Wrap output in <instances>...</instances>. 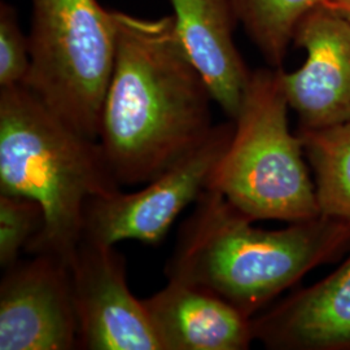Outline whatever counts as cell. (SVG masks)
Instances as JSON below:
<instances>
[{
  "label": "cell",
  "mask_w": 350,
  "mask_h": 350,
  "mask_svg": "<svg viewBox=\"0 0 350 350\" xmlns=\"http://www.w3.org/2000/svg\"><path fill=\"white\" fill-rule=\"evenodd\" d=\"M30 70L29 37L24 34L17 11L0 3V88L23 85Z\"/></svg>",
  "instance_id": "16"
},
{
  "label": "cell",
  "mask_w": 350,
  "mask_h": 350,
  "mask_svg": "<svg viewBox=\"0 0 350 350\" xmlns=\"http://www.w3.org/2000/svg\"><path fill=\"white\" fill-rule=\"evenodd\" d=\"M195 204L166 276L208 289L250 318L350 245V222L322 214L263 230L211 188Z\"/></svg>",
  "instance_id": "2"
},
{
  "label": "cell",
  "mask_w": 350,
  "mask_h": 350,
  "mask_svg": "<svg viewBox=\"0 0 350 350\" xmlns=\"http://www.w3.org/2000/svg\"><path fill=\"white\" fill-rule=\"evenodd\" d=\"M30 1V70L23 85L75 130L98 139L117 51L114 11L98 0Z\"/></svg>",
  "instance_id": "5"
},
{
  "label": "cell",
  "mask_w": 350,
  "mask_h": 350,
  "mask_svg": "<svg viewBox=\"0 0 350 350\" xmlns=\"http://www.w3.org/2000/svg\"><path fill=\"white\" fill-rule=\"evenodd\" d=\"M69 270L81 349L163 350L144 301L127 286L125 258L114 245L82 239Z\"/></svg>",
  "instance_id": "7"
},
{
  "label": "cell",
  "mask_w": 350,
  "mask_h": 350,
  "mask_svg": "<svg viewBox=\"0 0 350 350\" xmlns=\"http://www.w3.org/2000/svg\"><path fill=\"white\" fill-rule=\"evenodd\" d=\"M254 340L273 350H350V254L335 271L253 319Z\"/></svg>",
  "instance_id": "10"
},
{
  "label": "cell",
  "mask_w": 350,
  "mask_h": 350,
  "mask_svg": "<svg viewBox=\"0 0 350 350\" xmlns=\"http://www.w3.org/2000/svg\"><path fill=\"white\" fill-rule=\"evenodd\" d=\"M234 131V121L214 126L198 148L135 192L121 189L88 202L85 239L108 245L135 240L154 245L188 205L209 186Z\"/></svg>",
  "instance_id": "6"
},
{
  "label": "cell",
  "mask_w": 350,
  "mask_h": 350,
  "mask_svg": "<svg viewBox=\"0 0 350 350\" xmlns=\"http://www.w3.org/2000/svg\"><path fill=\"white\" fill-rule=\"evenodd\" d=\"M117 51L98 140L120 186L146 185L212 134L209 88L174 17L114 11Z\"/></svg>",
  "instance_id": "1"
},
{
  "label": "cell",
  "mask_w": 350,
  "mask_h": 350,
  "mask_svg": "<svg viewBox=\"0 0 350 350\" xmlns=\"http://www.w3.org/2000/svg\"><path fill=\"white\" fill-rule=\"evenodd\" d=\"M120 189L98 139L65 122L24 86L0 88V193L37 201L42 231L26 250L69 265L88 202Z\"/></svg>",
  "instance_id": "3"
},
{
  "label": "cell",
  "mask_w": 350,
  "mask_h": 350,
  "mask_svg": "<svg viewBox=\"0 0 350 350\" xmlns=\"http://www.w3.org/2000/svg\"><path fill=\"white\" fill-rule=\"evenodd\" d=\"M322 215L350 222V122L299 129Z\"/></svg>",
  "instance_id": "13"
},
{
  "label": "cell",
  "mask_w": 350,
  "mask_h": 350,
  "mask_svg": "<svg viewBox=\"0 0 350 350\" xmlns=\"http://www.w3.org/2000/svg\"><path fill=\"white\" fill-rule=\"evenodd\" d=\"M144 304L163 350H245L254 340L253 318L204 288L169 280Z\"/></svg>",
  "instance_id": "11"
},
{
  "label": "cell",
  "mask_w": 350,
  "mask_h": 350,
  "mask_svg": "<svg viewBox=\"0 0 350 350\" xmlns=\"http://www.w3.org/2000/svg\"><path fill=\"white\" fill-rule=\"evenodd\" d=\"M79 348L69 265L34 254L5 269L0 284V350Z\"/></svg>",
  "instance_id": "8"
},
{
  "label": "cell",
  "mask_w": 350,
  "mask_h": 350,
  "mask_svg": "<svg viewBox=\"0 0 350 350\" xmlns=\"http://www.w3.org/2000/svg\"><path fill=\"white\" fill-rule=\"evenodd\" d=\"M325 1H327V0H325Z\"/></svg>",
  "instance_id": "18"
},
{
  "label": "cell",
  "mask_w": 350,
  "mask_h": 350,
  "mask_svg": "<svg viewBox=\"0 0 350 350\" xmlns=\"http://www.w3.org/2000/svg\"><path fill=\"white\" fill-rule=\"evenodd\" d=\"M325 5L350 21V0H327Z\"/></svg>",
  "instance_id": "17"
},
{
  "label": "cell",
  "mask_w": 350,
  "mask_h": 350,
  "mask_svg": "<svg viewBox=\"0 0 350 350\" xmlns=\"http://www.w3.org/2000/svg\"><path fill=\"white\" fill-rule=\"evenodd\" d=\"M293 44L305 62L280 78L299 129L350 122V21L322 4L301 21Z\"/></svg>",
  "instance_id": "9"
},
{
  "label": "cell",
  "mask_w": 350,
  "mask_h": 350,
  "mask_svg": "<svg viewBox=\"0 0 350 350\" xmlns=\"http://www.w3.org/2000/svg\"><path fill=\"white\" fill-rule=\"evenodd\" d=\"M235 16L271 68H282L301 21L325 0H231Z\"/></svg>",
  "instance_id": "14"
},
{
  "label": "cell",
  "mask_w": 350,
  "mask_h": 350,
  "mask_svg": "<svg viewBox=\"0 0 350 350\" xmlns=\"http://www.w3.org/2000/svg\"><path fill=\"white\" fill-rule=\"evenodd\" d=\"M44 225L37 201L0 193V266L5 270L17 262L18 254Z\"/></svg>",
  "instance_id": "15"
},
{
  "label": "cell",
  "mask_w": 350,
  "mask_h": 350,
  "mask_svg": "<svg viewBox=\"0 0 350 350\" xmlns=\"http://www.w3.org/2000/svg\"><path fill=\"white\" fill-rule=\"evenodd\" d=\"M280 72L271 66L252 72L232 137L208 186L254 222L292 224L321 214L302 142L289 129Z\"/></svg>",
  "instance_id": "4"
},
{
  "label": "cell",
  "mask_w": 350,
  "mask_h": 350,
  "mask_svg": "<svg viewBox=\"0 0 350 350\" xmlns=\"http://www.w3.org/2000/svg\"><path fill=\"white\" fill-rule=\"evenodd\" d=\"M178 36L205 79L213 100L234 121L252 72L234 39L238 18L231 0H170Z\"/></svg>",
  "instance_id": "12"
}]
</instances>
